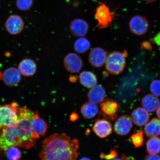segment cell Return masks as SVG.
I'll list each match as a JSON object with an SVG mask.
<instances>
[{"mask_svg": "<svg viewBox=\"0 0 160 160\" xmlns=\"http://www.w3.org/2000/svg\"><path fill=\"white\" fill-rule=\"evenodd\" d=\"M100 106L103 115L112 120L117 118V113L119 107L117 102L108 99L104 100L100 103Z\"/></svg>", "mask_w": 160, "mask_h": 160, "instance_id": "obj_16", "label": "cell"}, {"mask_svg": "<svg viewBox=\"0 0 160 160\" xmlns=\"http://www.w3.org/2000/svg\"><path fill=\"white\" fill-rule=\"evenodd\" d=\"M156 113H157L158 117V118L160 120V105L157 109V111H156Z\"/></svg>", "mask_w": 160, "mask_h": 160, "instance_id": "obj_35", "label": "cell"}, {"mask_svg": "<svg viewBox=\"0 0 160 160\" xmlns=\"http://www.w3.org/2000/svg\"><path fill=\"white\" fill-rule=\"evenodd\" d=\"M5 152L6 155L9 160H19L21 157V151L16 147L10 148Z\"/></svg>", "mask_w": 160, "mask_h": 160, "instance_id": "obj_26", "label": "cell"}, {"mask_svg": "<svg viewBox=\"0 0 160 160\" xmlns=\"http://www.w3.org/2000/svg\"><path fill=\"white\" fill-rule=\"evenodd\" d=\"M47 160V159H45V160Z\"/></svg>", "mask_w": 160, "mask_h": 160, "instance_id": "obj_43", "label": "cell"}, {"mask_svg": "<svg viewBox=\"0 0 160 160\" xmlns=\"http://www.w3.org/2000/svg\"><path fill=\"white\" fill-rule=\"evenodd\" d=\"M33 0H16V5L18 8L21 11H29L32 7Z\"/></svg>", "mask_w": 160, "mask_h": 160, "instance_id": "obj_28", "label": "cell"}, {"mask_svg": "<svg viewBox=\"0 0 160 160\" xmlns=\"http://www.w3.org/2000/svg\"><path fill=\"white\" fill-rule=\"evenodd\" d=\"M35 112L24 107H19L18 120L16 127L21 138V147L30 148L35 144L32 130V122Z\"/></svg>", "mask_w": 160, "mask_h": 160, "instance_id": "obj_2", "label": "cell"}, {"mask_svg": "<svg viewBox=\"0 0 160 160\" xmlns=\"http://www.w3.org/2000/svg\"><path fill=\"white\" fill-rule=\"evenodd\" d=\"M150 88L153 95L160 97V80H155L152 82Z\"/></svg>", "mask_w": 160, "mask_h": 160, "instance_id": "obj_29", "label": "cell"}, {"mask_svg": "<svg viewBox=\"0 0 160 160\" xmlns=\"http://www.w3.org/2000/svg\"><path fill=\"white\" fill-rule=\"evenodd\" d=\"M92 129L96 135L101 138H104L108 137L112 132L111 122L104 119L97 120Z\"/></svg>", "mask_w": 160, "mask_h": 160, "instance_id": "obj_14", "label": "cell"}, {"mask_svg": "<svg viewBox=\"0 0 160 160\" xmlns=\"http://www.w3.org/2000/svg\"><path fill=\"white\" fill-rule=\"evenodd\" d=\"M106 91L102 86L97 85L90 89L87 97L89 101L96 104L100 103L104 100Z\"/></svg>", "mask_w": 160, "mask_h": 160, "instance_id": "obj_19", "label": "cell"}, {"mask_svg": "<svg viewBox=\"0 0 160 160\" xmlns=\"http://www.w3.org/2000/svg\"><path fill=\"white\" fill-rule=\"evenodd\" d=\"M79 116L77 113L72 112L70 116V120L71 122H74L79 119Z\"/></svg>", "mask_w": 160, "mask_h": 160, "instance_id": "obj_34", "label": "cell"}, {"mask_svg": "<svg viewBox=\"0 0 160 160\" xmlns=\"http://www.w3.org/2000/svg\"><path fill=\"white\" fill-rule=\"evenodd\" d=\"M144 160H160V156L157 154H149L146 156Z\"/></svg>", "mask_w": 160, "mask_h": 160, "instance_id": "obj_31", "label": "cell"}, {"mask_svg": "<svg viewBox=\"0 0 160 160\" xmlns=\"http://www.w3.org/2000/svg\"><path fill=\"white\" fill-rule=\"evenodd\" d=\"M95 17L98 22L95 28L99 30L109 27L114 18V14L105 4L101 3L96 9Z\"/></svg>", "mask_w": 160, "mask_h": 160, "instance_id": "obj_6", "label": "cell"}, {"mask_svg": "<svg viewBox=\"0 0 160 160\" xmlns=\"http://www.w3.org/2000/svg\"><path fill=\"white\" fill-rule=\"evenodd\" d=\"M125 160H135L134 158L133 157H127L126 158Z\"/></svg>", "mask_w": 160, "mask_h": 160, "instance_id": "obj_37", "label": "cell"}, {"mask_svg": "<svg viewBox=\"0 0 160 160\" xmlns=\"http://www.w3.org/2000/svg\"><path fill=\"white\" fill-rule=\"evenodd\" d=\"M129 27L132 33L138 36L142 35L148 31L149 22L145 18L140 15L132 18L129 22Z\"/></svg>", "mask_w": 160, "mask_h": 160, "instance_id": "obj_7", "label": "cell"}, {"mask_svg": "<svg viewBox=\"0 0 160 160\" xmlns=\"http://www.w3.org/2000/svg\"><path fill=\"white\" fill-rule=\"evenodd\" d=\"M111 160H122V159H121L119 158H116Z\"/></svg>", "mask_w": 160, "mask_h": 160, "instance_id": "obj_41", "label": "cell"}, {"mask_svg": "<svg viewBox=\"0 0 160 160\" xmlns=\"http://www.w3.org/2000/svg\"><path fill=\"white\" fill-rule=\"evenodd\" d=\"M77 80V77H75V76H73V77H71L69 79L70 81L72 82H75Z\"/></svg>", "mask_w": 160, "mask_h": 160, "instance_id": "obj_36", "label": "cell"}, {"mask_svg": "<svg viewBox=\"0 0 160 160\" xmlns=\"http://www.w3.org/2000/svg\"><path fill=\"white\" fill-rule=\"evenodd\" d=\"M79 160H91V159H90L88 158L83 157L81 159H80Z\"/></svg>", "mask_w": 160, "mask_h": 160, "instance_id": "obj_38", "label": "cell"}, {"mask_svg": "<svg viewBox=\"0 0 160 160\" xmlns=\"http://www.w3.org/2000/svg\"><path fill=\"white\" fill-rule=\"evenodd\" d=\"M22 75L18 69L15 67H10L3 72L2 80L8 87H14L18 85L21 82Z\"/></svg>", "mask_w": 160, "mask_h": 160, "instance_id": "obj_10", "label": "cell"}, {"mask_svg": "<svg viewBox=\"0 0 160 160\" xmlns=\"http://www.w3.org/2000/svg\"><path fill=\"white\" fill-rule=\"evenodd\" d=\"M2 73L1 71H0V80L2 79Z\"/></svg>", "mask_w": 160, "mask_h": 160, "instance_id": "obj_40", "label": "cell"}, {"mask_svg": "<svg viewBox=\"0 0 160 160\" xmlns=\"http://www.w3.org/2000/svg\"><path fill=\"white\" fill-rule=\"evenodd\" d=\"M145 133L147 137H157L160 135V120L153 118L146 124Z\"/></svg>", "mask_w": 160, "mask_h": 160, "instance_id": "obj_23", "label": "cell"}, {"mask_svg": "<svg viewBox=\"0 0 160 160\" xmlns=\"http://www.w3.org/2000/svg\"><path fill=\"white\" fill-rule=\"evenodd\" d=\"M142 107L147 111L152 112L157 110L160 105V101L157 96L148 94L144 96L142 99Z\"/></svg>", "mask_w": 160, "mask_h": 160, "instance_id": "obj_20", "label": "cell"}, {"mask_svg": "<svg viewBox=\"0 0 160 160\" xmlns=\"http://www.w3.org/2000/svg\"><path fill=\"white\" fill-rule=\"evenodd\" d=\"M32 127L33 137L35 139L44 135L48 128L47 123L39 117L38 112L35 113L32 120Z\"/></svg>", "mask_w": 160, "mask_h": 160, "instance_id": "obj_15", "label": "cell"}, {"mask_svg": "<svg viewBox=\"0 0 160 160\" xmlns=\"http://www.w3.org/2000/svg\"><path fill=\"white\" fill-rule=\"evenodd\" d=\"M143 132L140 130L138 132L132 135L130 138L134 145L136 148L141 147L143 144Z\"/></svg>", "mask_w": 160, "mask_h": 160, "instance_id": "obj_27", "label": "cell"}, {"mask_svg": "<svg viewBox=\"0 0 160 160\" xmlns=\"http://www.w3.org/2000/svg\"><path fill=\"white\" fill-rule=\"evenodd\" d=\"M143 1H147V3H151L152 2V0H143Z\"/></svg>", "mask_w": 160, "mask_h": 160, "instance_id": "obj_39", "label": "cell"}, {"mask_svg": "<svg viewBox=\"0 0 160 160\" xmlns=\"http://www.w3.org/2000/svg\"><path fill=\"white\" fill-rule=\"evenodd\" d=\"M156 1V0H152V2H154Z\"/></svg>", "mask_w": 160, "mask_h": 160, "instance_id": "obj_42", "label": "cell"}, {"mask_svg": "<svg viewBox=\"0 0 160 160\" xmlns=\"http://www.w3.org/2000/svg\"><path fill=\"white\" fill-rule=\"evenodd\" d=\"M152 41L156 45L160 46V32L153 38Z\"/></svg>", "mask_w": 160, "mask_h": 160, "instance_id": "obj_32", "label": "cell"}, {"mask_svg": "<svg viewBox=\"0 0 160 160\" xmlns=\"http://www.w3.org/2000/svg\"><path fill=\"white\" fill-rule=\"evenodd\" d=\"M18 69L22 75L26 77H32L37 71V65L33 60L26 58L20 62Z\"/></svg>", "mask_w": 160, "mask_h": 160, "instance_id": "obj_17", "label": "cell"}, {"mask_svg": "<svg viewBox=\"0 0 160 160\" xmlns=\"http://www.w3.org/2000/svg\"><path fill=\"white\" fill-rule=\"evenodd\" d=\"M79 80L81 84L87 88H91L97 85V76L94 73L89 71H84L80 73Z\"/></svg>", "mask_w": 160, "mask_h": 160, "instance_id": "obj_21", "label": "cell"}, {"mask_svg": "<svg viewBox=\"0 0 160 160\" xmlns=\"http://www.w3.org/2000/svg\"><path fill=\"white\" fill-rule=\"evenodd\" d=\"M133 127L132 121L129 116H121L116 121L114 129L118 135L124 136L129 133Z\"/></svg>", "mask_w": 160, "mask_h": 160, "instance_id": "obj_13", "label": "cell"}, {"mask_svg": "<svg viewBox=\"0 0 160 160\" xmlns=\"http://www.w3.org/2000/svg\"><path fill=\"white\" fill-rule=\"evenodd\" d=\"M79 142L65 133L53 134L43 141L39 157L42 160H77Z\"/></svg>", "mask_w": 160, "mask_h": 160, "instance_id": "obj_1", "label": "cell"}, {"mask_svg": "<svg viewBox=\"0 0 160 160\" xmlns=\"http://www.w3.org/2000/svg\"><path fill=\"white\" fill-rule=\"evenodd\" d=\"M19 108L18 105L16 102L0 105V130L17 125L18 120Z\"/></svg>", "mask_w": 160, "mask_h": 160, "instance_id": "obj_3", "label": "cell"}, {"mask_svg": "<svg viewBox=\"0 0 160 160\" xmlns=\"http://www.w3.org/2000/svg\"><path fill=\"white\" fill-rule=\"evenodd\" d=\"M91 43L87 39L83 37H80L75 41L74 48L78 53H84L88 51Z\"/></svg>", "mask_w": 160, "mask_h": 160, "instance_id": "obj_25", "label": "cell"}, {"mask_svg": "<svg viewBox=\"0 0 160 160\" xmlns=\"http://www.w3.org/2000/svg\"><path fill=\"white\" fill-rule=\"evenodd\" d=\"M81 112L85 119H90L93 118L97 115L99 108L96 103L90 101L87 102L82 105Z\"/></svg>", "mask_w": 160, "mask_h": 160, "instance_id": "obj_22", "label": "cell"}, {"mask_svg": "<svg viewBox=\"0 0 160 160\" xmlns=\"http://www.w3.org/2000/svg\"><path fill=\"white\" fill-rule=\"evenodd\" d=\"M128 52L125 50L122 52L113 51L107 56L105 63L107 71L112 75H117L123 71L126 66V58Z\"/></svg>", "mask_w": 160, "mask_h": 160, "instance_id": "obj_5", "label": "cell"}, {"mask_svg": "<svg viewBox=\"0 0 160 160\" xmlns=\"http://www.w3.org/2000/svg\"><path fill=\"white\" fill-rule=\"evenodd\" d=\"M146 151L149 154H157L160 153V138L157 137L150 138L146 143Z\"/></svg>", "mask_w": 160, "mask_h": 160, "instance_id": "obj_24", "label": "cell"}, {"mask_svg": "<svg viewBox=\"0 0 160 160\" xmlns=\"http://www.w3.org/2000/svg\"><path fill=\"white\" fill-rule=\"evenodd\" d=\"M107 56L104 49L101 48H95L91 50L89 54V63L94 67H101L105 64Z\"/></svg>", "mask_w": 160, "mask_h": 160, "instance_id": "obj_11", "label": "cell"}, {"mask_svg": "<svg viewBox=\"0 0 160 160\" xmlns=\"http://www.w3.org/2000/svg\"></svg>", "mask_w": 160, "mask_h": 160, "instance_id": "obj_44", "label": "cell"}, {"mask_svg": "<svg viewBox=\"0 0 160 160\" xmlns=\"http://www.w3.org/2000/svg\"><path fill=\"white\" fill-rule=\"evenodd\" d=\"M89 28L88 23L85 20L77 18L71 22L69 29L72 35L80 38L84 37L87 34Z\"/></svg>", "mask_w": 160, "mask_h": 160, "instance_id": "obj_12", "label": "cell"}, {"mask_svg": "<svg viewBox=\"0 0 160 160\" xmlns=\"http://www.w3.org/2000/svg\"><path fill=\"white\" fill-rule=\"evenodd\" d=\"M141 47L143 49L149 50L150 51H151L152 48L151 43L148 42H143L142 43Z\"/></svg>", "mask_w": 160, "mask_h": 160, "instance_id": "obj_33", "label": "cell"}, {"mask_svg": "<svg viewBox=\"0 0 160 160\" xmlns=\"http://www.w3.org/2000/svg\"><path fill=\"white\" fill-rule=\"evenodd\" d=\"M24 22L21 17L12 15L8 18L5 22L6 30L10 34L16 35L21 33L24 28Z\"/></svg>", "mask_w": 160, "mask_h": 160, "instance_id": "obj_9", "label": "cell"}, {"mask_svg": "<svg viewBox=\"0 0 160 160\" xmlns=\"http://www.w3.org/2000/svg\"><path fill=\"white\" fill-rule=\"evenodd\" d=\"M102 159H105L107 160H111L116 158L118 157V153L117 151L114 149L112 150L107 155L104 153H101L100 155Z\"/></svg>", "mask_w": 160, "mask_h": 160, "instance_id": "obj_30", "label": "cell"}, {"mask_svg": "<svg viewBox=\"0 0 160 160\" xmlns=\"http://www.w3.org/2000/svg\"><path fill=\"white\" fill-rule=\"evenodd\" d=\"M22 141L16 126H11L2 130L0 133V150L6 151L13 147H21Z\"/></svg>", "mask_w": 160, "mask_h": 160, "instance_id": "obj_4", "label": "cell"}, {"mask_svg": "<svg viewBox=\"0 0 160 160\" xmlns=\"http://www.w3.org/2000/svg\"><path fill=\"white\" fill-rule=\"evenodd\" d=\"M131 116L132 121L139 127L146 125L150 119L148 112L143 108H137L132 112Z\"/></svg>", "mask_w": 160, "mask_h": 160, "instance_id": "obj_18", "label": "cell"}, {"mask_svg": "<svg viewBox=\"0 0 160 160\" xmlns=\"http://www.w3.org/2000/svg\"><path fill=\"white\" fill-rule=\"evenodd\" d=\"M63 64L66 70L71 73L78 72L83 66V62L79 56L75 53H70L63 59Z\"/></svg>", "mask_w": 160, "mask_h": 160, "instance_id": "obj_8", "label": "cell"}]
</instances>
